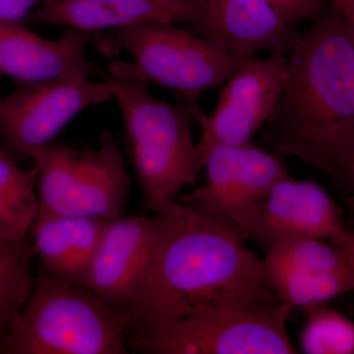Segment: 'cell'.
Masks as SVG:
<instances>
[{
	"label": "cell",
	"instance_id": "6da1fadb",
	"mask_svg": "<svg viewBox=\"0 0 354 354\" xmlns=\"http://www.w3.org/2000/svg\"><path fill=\"white\" fill-rule=\"evenodd\" d=\"M149 209L157 239L139 297L122 312L127 337L207 307L276 295L262 258L234 228L174 199Z\"/></svg>",
	"mask_w": 354,
	"mask_h": 354
},
{
	"label": "cell",
	"instance_id": "7a4b0ae2",
	"mask_svg": "<svg viewBox=\"0 0 354 354\" xmlns=\"http://www.w3.org/2000/svg\"><path fill=\"white\" fill-rule=\"evenodd\" d=\"M288 57V77L261 147L313 165L337 183L354 147V44L348 21L328 6Z\"/></svg>",
	"mask_w": 354,
	"mask_h": 354
},
{
	"label": "cell",
	"instance_id": "3957f363",
	"mask_svg": "<svg viewBox=\"0 0 354 354\" xmlns=\"http://www.w3.org/2000/svg\"><path fill=\"white\" fill-rule=\"evenodd\" d=\"M127 319L88 288L41 272L8 335L3 354H125Z\"/></svg>",
	"mask_w": 354,
	"mask_h": 354
},
{
	"label": "cell",
	"instance_id": "277c9868",
	"mask_svg": "<svg viewBox=\"0 0 354 354\" xmlns=\"http://www.w3.org/2000/svg\"><path fill=\"white\" fill-rule=\"evenodd\" d=\"M106 79L120 106L147 208L195 185L203 171L192 132L199 102L172 104L158 99L149 84L136 77L108 73Z\"/></svg>",
	"mask_w": 354,
	"mask_h": 354
},
{
	"label": "cell",
	"instance_id": "5b68a950",
	"mask_svg": "<svg viewBox=\"0 0 354 354\" xmlns=\"http://www.w3.org/2000/svg\"><path fill=\"white\" fill-rule=\"evenodd\" d=\"M174 23H144L95 34L93 44L106 57L127 51L132 62H113L109 74L136 77L199 102L200 95L225 82L247 62L188 28Z\"/></svg>",
	"mask_w": 354,
	"mask_h": 354
},
{
	"label": "cell",
	"instance_id": "8992f818",
	"mask_svg": "<svg viewBox=\"0 0 354 354\" xmlns=\"http://www.w3.org/2000/svg\"><path fill=\"white\" fill-rule=\"evenodd\" d=\"M292 307L277 295L216 305L127 337L146 354H293L288 332Z\"/></svg>",
	"mask_w": 354,
	"mask_h": 354
},
{
	"label": "cell",
	"instance_id": "52a82bcc",
	"mask_svg": "<svg viewBox=\"0 0 354 354\" xmlns=\"http://www.w3.org/2000/svg\"><path fill=\"white\" fill-rule=\"evenodd\" d=\"M38 167L39 211L113 221L123 216L131 179L111 131L95 149L53 144L32 156Z\"/></svg>",
	"mask_w": 354,
	"mask_h": 354
},
{
	"label": "cell",
	"instance_id": "ba28073f",
	"mask_svg": "<svg viewBox=\"0 0 354 354\" xmlns=\"http://www.w3.org/2000/svg\"><path fill=\"white\" fill-rule=\"evenodd\" d=\"M206 181L183 204L213 216L265 251L270 239L263 220L268 195L288 174L283 157L250 143L216 146L207 155Z\"/></svg>",
	"mask_w": 354,
	"mask_h": 354
},
{
	"label": "cell",
	"instance_id": "9c48e42d",
	"mask_svg": "<svg viewBox=\"0 0 354 354\" xmlns=\"http://www.w3.org/2000/svg\"><path fill=\"white\" fill-rule=\"evenodd\" d=\"M114 100L106 79L69 77L37 83H17L10 94L0 95V139L13 157L32 158L53 143L78 114Z\"/></svg>",
	"mask_w": 354,
	"mask_h": 354
},
{
	"label": "cell",
	"instance_id": "30bf717a",
	"mask_svg": "<svg viewBox=\"0 0 354 354\" xmlns=\"http://www.w3.org/2000/svg\"><path fill=\"white\" fill-rule=\"evenodd\" d=\"M288 69L283 51H272L266 59L253 58L225 81L211 113H205L199 104L195 106V123L201 130L196 146L202 169L214 147L252 143L278 104Z\"/></svg>",
	"mask_w": 354,
	"mask_h": 354
},
{
	"label": "cell",
	"instance_id": "8fae6325",
	"mask_svg": "<svg viewBox=\"0 0 354 354\" xmlns=\"http://www.w3.org/2000/svg\"><path fill=\"white\" fill-rule=\"evenodd\" d=\"M157 234L155 214L109 221L81 285L114 309L127 310L139 297Z\"/></svg>",
	"mask_w": 354,
	"mask_h": 354
},
{
	"label": "cell",
	"instance_id": "7c38bea8",
	"mask_svg": "<svg viewBox=\"0 0 354 354\" xmlns=\"http://www.w3.org/2000/svg\"><path fill=\"white\" fill-rule=\"evenodd\" d=\"M95 34L64 28L59 38H44L25 24L0 22V78L37 83L69 77H102L86 55Z\"/></svg>",
	"mask_w": 354,
	"mask_h": 354
},
{
	"label": "cell",
	"instance_id": "4fadbf2b",
	"mask_svg": "<svg viewBox=\"0 0 354 354\" xmlns=\"http://www.w3.org/2000/svg\"><path fill=\"white\" fill-rule=\"evenodd\" d=\"M189 28L246 58L263 50L288 53L300 35L268 0H201Z\"/></svg>",
	"mask_w": 354,
	"mask_h": 354
},
{
	"label": "cell",
	"instance_id": "5bb4252c",
	"mask_svg": "<svg viewBox=\"0 0 354 354\" xmlns=\"http://www.w3.org/2000/svg\"><path fill=\"white\" fill-rule=\"evenodd\" d=\"M271 243L279 234H298L346 246L354 234L342 223L339 209L320 184L286 174L274 184L263 209Z\"/></svg>",
	"mask_w": 354,
	"mask_h": 354
},
{
	"label": "cell",
	"instance_id": "9a60e30c",
	"mask_svg": "<svg viewBox=\"0 0 354 354\" xmlns=\"http://www.w3.org/2000/svg\"><path fill=\"white\" fill-rule=\"evenodd\" d=\"M153 22L190 26L193 18L153 0H46L25 25H55L97 34Z\"/></svg>",
	"mask_w": 354,
	"mask_h": 354
},
{
	"label": "cell",
	"instance_id": "2e32d148",
	"mask_svg": "<svg viewBox=\"0 0 354 354\" xmlns=\"http://www.w3.org/2000/svg\"><path fill=\"white\" fill-rule=\"evenodd\" d=\"M109 221L39 211L30 234L44 271L81 285Z\"/></svg>",
	"mask_w": 354,
	"mask_h": 354
},
{
	"label": "cell",
	"instance_id": "e0dca14e",
	"mask_svg": "<svg viewBox=\"0 0 354 354\" xmlns=\"http://www.w3.org/2000/svg\"><path fill=\"white\" fill-rule=\"evenodd\" d=\"M39 169L23 171L15 158L0 147V237L22 243L39 213L36 194Z\"/></svg>",
	"mask_w": 354,
	"mask_h": 354
},
{
	"label": "cell",
	"instance_id": "ac0fdd59",
	"mask_svg": "<svg viewBox=\"0 0 354 354\" xmlns=\"http://www.w3.org/2000/svg\"><path fill=\"white\" fill-rule=\"evenodd\" d=\"M351 244L342 246L304 235L279 234L264 251L263 262L265 268L308 272L348 271L353 269Z\"/></svg>",
	"mask_w": 354,
	"mask_h": 354
},
{
	"label": "cell",
	"instance_id": "d6986e66",
	"mask_svg": "<svg viewBox=\"0 0 354 354\" xmlns=\"http://www.w3.org/2000/svg\"><path fill=\"white\" fill-rule=\"evenodd\" d=\"M264 270L270 290L292 308L312 309L354 290V267L334 272H308L286 268L264 267Z\"/></svg>",
	"mask_w": 354,
	"mask_h": 354
},
{
	"label": "cell",
	"instance_id": "ffe728a7",
	"mask_svg": "<svg viewBox=\"0 0 354 354\" xmlns=\"http://www.w3.org/2000/svg\"><path fill=\"white\" fill-rule=\"evenodd\" d=\"M36 250L31 241L22 243L0 237V337L12 330L36 278L32 260Z\"/></svg>",
	"mask_w": 354,
	"mask_h": 354
},
{
	"label": "cell",
	"instance_id": "44dd1931",
	"mask_svg": "<svg viewBox=\"0 0 354 354\" xmlns=\"http://www.w3.org/2000/svg\"><path fill=\"white\" fill-rule=\"evenodd\" d=\"M300 333V348L307 354H353L354 324L335 310L320 306L307 310Z\"/></svg>",
	"mask_w": 354,
	"mask_h": 354
},
{
	"label": "cell",
	"instance_id": "7402d4cb",
	"mask_svg": "<svg viewBox=\"0 0 354 354\" xmlns=\"http://www.w3.org/2000/svg\"><path fill=\"white\" fill-rule=\"evenodd\" d=\"M288 24L313 20L328 6L327 0H268Z\"/></svg>",
	"mask_w": 354,
	"mask_h": 354
},
{
	"label": "cell",
	"instance_id": "603a6c76",
	"mask_svg": "<svg viewBox=\"0 0 354 354\" xmlns=\"http://www.w3.org/2000/svg\"><path fill=\"white\" fill-rule=\"evenodd\" d=\"M46 0H0V22L25 24L35 7Z\"/></svg>",
	"mask_w": 354,
	"mask_h": 354
},
{
	"label": "cell",
	"instance_id": "cb8c5ba5",
	"mask_svg": "<svg viewBox=\"0 0 354 354\" xmlns=\"http://www.w3.org/2000/svg\"><path fill=\"white\" fill-rule=\"evenodd\" d=\"M153 1L174 7V8L179 9L183 12L187 13L193 18V24L196 22L198 16H199L200 1L201 0H153Z\"/></svg>",
	"mask_w": 354,
	"mask_h": 354
},
{
	"label": "cell",
	"instance_id": "d4e9b609",
	"mask_svg": "<svg viewBox=\"0 0 354 354\" xmlns=\"http://www.w3.org/2000/svg\"><path fill=\"white\" fill-rule=\"evenodd\" d=\"M327 1L354 24V0H327Z\"/></svg>",
	"mask_w": 354,
	"mask_h": 354
},
{
	"label": "cell",
	"instance_id": "484cf974",
	"mask_svg": "<svg viewBox=\"0 0 354 354\" xmlns=\"http://www.w3.org/2000/svg\"><path fill=\"white\" fill-rule=\"evenodd\" d=\"M342 183L346 184L354 192V147L344 167Z\"/></svg>",
	"mask_w": 354,
	"mask_h": 354
},
{
	"label": "cell",
	"instance_id": "4316f807",
	"mask_svg": "<svg viewBox=\"0 0 354 354\" xmlns=\"http://www.w3.org/2000/svg\"><path fill=\"white\" fill-rule=\"evenodd\" d=\"M348 21V25H349V30H351V37H353V41L354 44V24L353 23H351V21Z\"/></svg>",
	"mask_w": 354,
	"mask_h": 354
},
{
	"label": "cell",
	"instance_id": "83f0119b",
	"mask_svg": "<svg viewBox=\"0 0 354 354\" xmlns=\"http://www.w3.org/2000/svg\"><path fill=\"white\" fill-rule=\"evenodd\" d=\"M353 243H351V244H353ZM351 245H349V246H351V247H349V248H351V257H353V267H354V251L353 249V245H351Z\"/></svg>",
	"mask_w": 354,
	"mask_h": 354
},
{
	"label": "cell",
	"instance_id": "f1b7e54d",
	"mask_svg": "<svg viewBox=\"0 0 354 354\" xmlns=\"http://www.w3.org/2000/svg\"><path fill=\"white\" fill-rule=\"evenodd\" d=\"M353 251H354V242H353Z\"/></svg>",
	"mask_w": 354,
	"mask_h": 354
}]
</instances>
